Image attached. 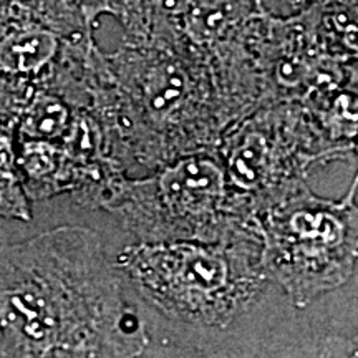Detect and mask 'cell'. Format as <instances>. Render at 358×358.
I'll return each mask as SVG.
<instances>
[{"mask_svg": "<svg viewBox=\"0 0 358 358\" xmlns=\"http://www.w3.org/2000/svg\"><path fill=\"white\" fill-rule=\"evenodd\" d=\"M25 103V96L0 88V219L22 222L32 219V201L17 166V124Z\"/></svg>", "mask_w": 358, "mask_h": 358, "instance_id": "obj_9", "label": "cell"}, {"mask_svg": "<svg viewBox=\"0 0 358 358\" xmlns=\"http://www.w3.org/2000/svg\"><path fill=\"white\" fill-rule=\"evenodd\" d=\"M17 166L30 201L71 194L77 187V169L60 141L17 138Z\"/></svg>", "mask_w": 358, "mask_h": 358, "instance_id": "obj_8", "label": "cell"}, {"mask_svg": "<svg viewBox=\"0 0 358 358\" xmlns=\"http://www.w3.org/2000/svg\"><path fill=\"white\" fill-rule=\"evenodd\" d=\"M73 0H0V87L34 93L88 80L101 50Z\"/></svg>", "mask_w": 358, "mask_h": 358, "instance_id": "obj_7", "label": "cell"}, {"mask_svg": "<svg viewBox=\"0 0 358 358\" xmlns=\"http://www.w3.org/2000/svg\"><path fill=\"white\" fill-rule=\"evenodd\" d=\"M116 267L136 294L168 319L226 329L243 317L268 279L257 227L226 239L128 245Z\"/></svg>", "mask_w": 358, "mask_h": 358, "instance_id": "obj_3", "label": "cell"}, {"mask_svg": "<svg viewBox=\"0 0 358 358\" xmlns=\"http://www.w3.org/2000/svg\"><path fill=\"white\" fill-rule=\"evenodd\" d=\"M148 347L98 232L60 226L0 248V355L138 357Z\"/></svg>", "mask_w": 358, "mask_h": 358, "instance_id": "obj_1", "label": "cell"}, {"mask_svg": "<svg viewBox=\"0 0 358 358\" xmlns=\"http://www.w3.org/2000/svg\"><path fill=\"white\" fill-rule=\"evenodd\" d=\"M357 146L329 140L301 101L264 103L217 146L232 194L248 216L307 182L313 169L348 159Z\"/></svg>", "mask_w": 358, "mask_h": 358, "instance_id": "obj_6", "label": "cell"}, {"mask_svg": "<svg viewBox=\"0 0 358 358\" xmlns=\"http://www.w3.org/2000/svg\"><path fill=\"white\" fill-rule=\"evenodd\" d=\"M192 0H120L118 19L133 42L176 43Z\"/></svg>", "mask_w": 358, "mask_h": 358, "instance_id": "obj_10", "label": "cell"}, {"mask_svg": "<svg viewBox=\"0 0 358 358\" xmlns=\"http://www.w3.org/2000/svg\"><path fill=\"white\" fill-rule=\"evenodd\" d=\"M357 176L342 199L317 196L307 182L256 214L268 279L306 308L345 285L358 261Z\"/></svg>", "mask_w": 358, "mask_h": 358, "instance_id": "obj_4", "label": "cell"}, {"mask_svg": "<svg viewBox=\"0 0 358 358\" xmlns=\"http://www.w3.org/2000/svg\"><path fill=\"white\" fill-rule=\"evenodd\" d=\"M138 241H214L257 227L232 194L217 151L182 156L150 176H124L106 204Z\"/></svg>", "mask_w": 358, "mask_h": 358, "instance_id": "obj_5", "label": "cell"}, {"mask_svg": "<svg viewBox=\"0 0 358 358\" xmlns=\"http://www.w3.org/2000/svg\"><path fill=\"white\" fill-rule=\"evenodd\" d=\"M92 111L127 171L217 151L227 129L244 118L211 64L181 42L127 40L105 53Z\"/></svg>", "mask_w": 358, "mask_h": 358, "instance_id": "obj_2", "label": "cell"}, {"mask_svg": "<svg viewBox=\"0 0 358 358\" xmlns=\"http://www.w3.org/2000/svg\"><path fill=\"white\" fill-rule=\"evenodd\" d=\"M312 2V0H289V3H290V6H292L294 8H295V10H301V8H303V7H306L307 6V3H310Z\"/></svg>", "mask_w": 358, "mask_h": 358, "instance_id": "obj_11", "label": "cell"}]
</instances>
